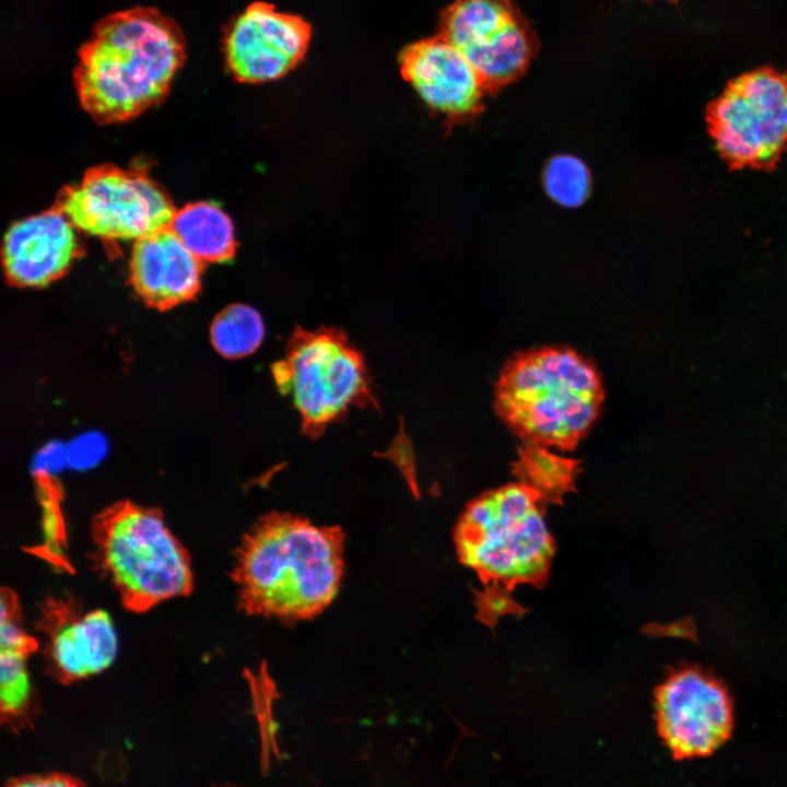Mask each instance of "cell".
Here are the masks:
<instances>
[{"instance_id": "cell-21", "label": "cell", "mask_w": 787, "mask_h": 787, "mask_svg": "<svg viewBox=\"0 0 787 787\" xmlns=\"http://www.w3.org/2000/svg\"><path fill=\"white\" fill-rule=\"evenodd\" d=\"M7 787H85L75 777L62 773L31 775L12 779Z\"/></svg>"}, {"instance_id": "cell-7", "label": "cell", "mask_w": 787, "mask_h": 787, "mask_svg": "<svg viewBox=\"0 0 787 787\" xmlns=\"http://www.w3.org/2000/svg\"><path fill=\"white\" fill-rule=\"evenodd\" d=\"M705 119L729 168H775L787 149V72L762 67L732 79Z\"/></svg>"}, {"instance_id": "cell-4", "label": "cell", "mask_w": 787, "mask_h": 787, "mask_svg": "<svg viewBox=\"0 0 787 787\" xmlns=\"http://www.w3.org/2000/svg\"><path fill=\"white\" fill-rule=\"evenodd\" d=\"M91 541L95 567L131 612L192 591L190 554L157 509L115 503L93 519Z\"/></svg>"}, {"instance_id": "cell-16", "label": "cell", "mask_w": 787, "mask_h": 787, "mask_svg": "<svg viewBox=\"0 0 787 787\" xmlns=\"http://www.w3.org/2000/svg\"><path fill=\"white\" fill-rule=\"evenodd\" d=\"M39 649L37 639L22 625V610L16 592L1 595L0 626V701L1 719L11 728L28 724L35 694L28 671V659Z\"/></svg>"}, {"instance_id": "cell-3", "label": "cell", "mask_w": 787, "mask_h": 787, "mask_svg": "<svg viewBox=\"0 0 787 787\" xmlns=\"http://www.w3.org/2000/svg\"><path fill=\"white\" fill-rule=\"evenodd\" d=\"M603 399L594 364L568 348L518 353L501 373L498 415L525 443L571 449L595 423Z\"/></svg>"}, {"instance_id": "cell-17", "label": "cell", "mask_w": 787, "mask_h": 787, "mask_svg": "<svg viewBox=\"0 0 787 787\" xmlns=\"http://www.w3.org/2000/svg\"><path fill=\"white\" fill-rule=\"evenodd\" d=\"M169 230L201 262H223L235 252L234 227L216 204L196 202L175 212Z\"/></svg>"}, {"instance_id": "cell-10", "label": "cell", "mask_w": 787, "mask_h": 787, "mask_svg": "<svg viewBox=\"0 0 787 787\" xmlns=\"http://www.w3.org/2000/svg\"><path fill=\"white\" fill-rule=\"evenodd\" d=\"M36 627L44 637L46 669L62 684L103 672L117 656L118 635L110 615L85 609L69 594L40 602Z\"/></svg>"}, {"instance_id": "cell-23", "label": "cell", "mask_w": 787, "mask_h": 787, "mask_svg": "<svg viewBox=\"0 0 787 787\" xmlns=\"http://www.w3.org/2000/svg\"><path fill=\"white\" fill-rule=\"evenodd\" d=\"M672 1H676V0H672Z\"/></svg>"}, {"instance_id": "cell-13", "label": "cell", "mask_w": 787, "mask_h": 787, "mask_svg": "<svg viewBox=\"0 0 787 787\" xmlns=\"http://www.w3.org/2000/svg\"><path fill=\"white\" fill-rule=\"evenodd\" d=\"M401 73L434 110L454 119L477 115L486 93L467 58L441 34L408 46Z\"/></svg>"}, {"instance_id": "cell-8", "label": "cell", "mask_w": 787, "mask_h": 787, "mask_svg": "<svg viewBox=\"0 0 787 787\" xmlns=\"http://www.w3.org/2000/svg\"><path fill=\"white\" fill-rule=\"evenodd\" d=\"M80 231L107 240H138L169 227L175 209L167 193L140 171L98 166L64 188L57 200Z\"/></svg>"}, {"instance_id": "cell-9", "label": "cell", "mask_w": 787, "mask_h": 787, "mask_svg": "<svg viewBox=\"0 0 787 787\" xmlns=\"http://www.w3.org/2000/svg\"><path fill=\"white\" fill-rule=\"evenodd\" d=\"M439 34L471 63L486 93L518 79L538 49L512 0H455L441 15Z\"/></svg>"}, {"instance_id": "cell-14", "label": "cell", "mask_w": 787, "mask_h": 787, "mask_svg": "<svg viewBox=\"0 0 787 787\" xmlns=\"http://www.w3.org/2000/svg\"><path fill=\"white\" fill-rule=\"evenodd\" d=\"M75 230L57 207L15 222L2 245L9 281L17 286L40 287L63 275L82 252Z\"/></svg>"}, {"instance_id": "cell-22", "label": "cell", "mask_w": 787, "mask_h": 787, "mask_svg": "<svg viewBox=\"0 0 787 787\" xmlns=\"http://www.w3.org/2000/svg\"><path fill=\"white\" fill-rule=\"evenodd\" d=\"M488 603H492L491 613L498 614L506 609L508 600L501 595L494 594V596L489 597Z\"/></svg>"}, {"instance_id": "cell-6", "label": "cell", "mask_w": 787, "mask_h": 787, "mask_svg": "<svg viewBox=\"0 0 787 787\" xmlns=\"http://www.w3.org/2000/svg\"><path fill=\"white\" fill-rule=\"evenodd\" d=\"M271 372L279 391L298 411L303 433L312 438L321 436L351 408L377 407L362 353L333 327H296Z\"/></svg>"}, {"instance_id": "cell-2", "label": "cell", "mask_w": 787, "mask_h": 787, "mask_svg": "<svg viewBox=\"0 0 787 787\" xmlns=\"http://www.w3.org/2000/svg\"><path fill=\"white\" fill-rule=\"evenodd\" d=\"M185 57L179 26L158 10L113 13L80 48L74 70L80 103L101 122L130 119L166 96Z\"/></svg>"}, {"instance_id": "cell-15", "label": "cell", "mask_w": 787, "mask_h": 787, "mask_svg": "<svg viewBox=\"0 0 787 787\" xmlns=\"http://www.w3.org/2000/svg\"><path fill=\"white\" fill-rule=\"evenodd\" d=\"M202 263L167 227L134 242L131 283L148 304L168 308L197 294Z\"/></svg>"}, {"instance_id": "cell-1", "label": "cell", "mask_w": 787, "mask_h": 787, "mask_svg": "<svg viewBox=\"0 0 787 787\" xmlns=\"http://www.w3.org/2000/svg\"><path fill=\"white\" fill-rule=\"evenodd\" d=\"M345 533L291 513L271 512L244 535L231 577L238 609L291 624L324 612L344 573Z\"/></svg>"}, {"instance_id": "cell-12", "label": "cell", "mask_w": 787, "mask_h": 787, "mask_svg": "<svg viewBox=\"0 0 787 787\" xmlns=\"http://www.w3.org/2000/svg\"><path fill=\"white\" fill-rule=\"evenodd\" d=\"M310 27L301 17L255 2L224 33V54L233 75L247 83L279 79L304 57Z\"/></svg>"}, {"instance_id": "cell-5", "label": "cell", "mask_w": 787, "mask_h": 787, "mask_svg": "<svg viewBox=\"0 0 787 787\" xmlns=\"http://www.w3.org/2000/svg\"><path fill=\"white\" fill-rule=\"evenodd\" d=\"M541 497L521 483L474 500L465 510L455 543L462 563L484 578L515 584L543 575L553 553Z\"/></svg>"}, {"instance_id": "cell-20", "label": "cell", "mask_w": 787, "mask_h": 787, "mask_svg": "<svg viewBox=\"0 0 787 787\" xmlns=\"http://www.w3.org/2000/svg\"><path fill=\"white\" fill-rule=\"evenodd\" d=\"M542 181L548 196L566 208L583 204L591 190L588 168L572 155L552 157L544 167Z\"/></svg>"}, {"instance_id": "cell-11", "label": "cell", "mask_w": 787, "mask_h": 787, "mask_svg": "<svg viewBox=\"0 0 787 787\" xmlns=\"http://www.w3.org/2000/svg\"><path fill=\"white\" fill-rule=\"evenodd\" d=\"M659 732L676 759L707 756L732 728V707L724 688L694 670L673 674L656 700Z\"/></svg>"}, {"instance_id": "cell-19", "label": "cell", "mask_w": 787, "mask_h": 787, "mask_svg": "<svg viewBox=\"0 0 787 787\" xmlns=\"http://www.w3.org/2000/svg\"><path fill=\"white\" fill-rule=\"evenodd\" d=\"M265 337L261 315L252 307L235 304L222 310L211 326V341L227 359H240L255 352Z\"/></svg>"}, {"instance_id": "cell-18", "label": "cell", "mask_w": 787, "mask_h": 787, "mask_svg": "<svg viewBox=\"0 0 787 787\" xmlns=\"http://www.w3.org/2000/svg\"><path fill=\"white\" fill-rule=\"evenodd\" d=\"M515 473L519 483L542 498H559L567 492L577 474V462L555 455L548 447L525 443L518 451Z\"/></svg>"}]
</instances>
